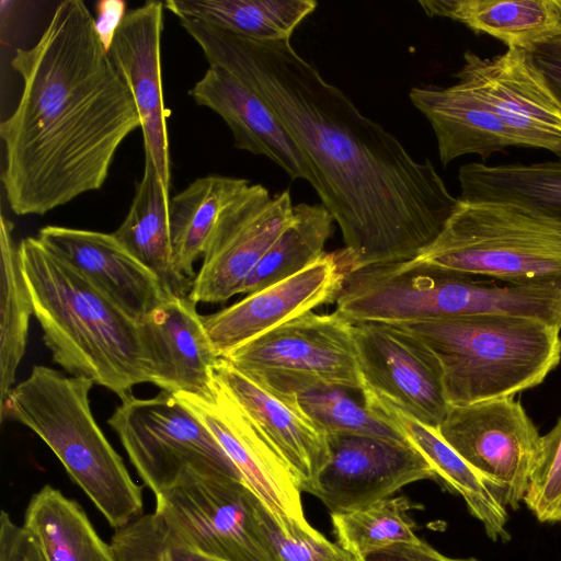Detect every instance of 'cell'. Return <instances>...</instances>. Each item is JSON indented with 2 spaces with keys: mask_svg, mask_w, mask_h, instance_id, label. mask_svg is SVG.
I'll use <instances>...</instances> for the list:
<instances>
[{
  "mask_svg": "<svg viewBox=\"0 0 561 561\" xmlns=\"http://www.w3.org/2000/svg\"><path fill=\"white\" fill-rule=\"evenodd\" d=\"M181 26L275 112L337 222L348 274L417 256L458 205L430 159L417 161L287 41H255L199 21Z\"/></svg>",
  "mask_w": 561,
  "mask_h": 561,
  "instance_id": "cell-1",
  "label": "cell"
},
{
  "mask_svg": "<svg viewBox=\"0 0 561 561\" xmlns=\"http://www.w3.org/2000/svg\"><path fill=\"white\" fill-rule=\"evenodd\" d=\"M11 66L22 92L0 125L1 182L15 215H44L100 190L141 121L81 0L60 2L39 39L18 48Z\"/></svg>",
  "mask_w": 561,
  "mask_h": 561,
  "instance_id": "cell-2",
  "label": "cell"
},
{
  "mask_svg": "<svg viewBox=\"0 0 561 561\" xmlns=\"http://www.w3.org/2000/svg\"><path fill=\"white\" fill-rule=\"evenodd\" d=\"M34 316L53 359L121 400L149 382L139 324L37 237L20 241Z\"/></svg>",
  "mask_w": 561,
  "mask_h": 561,
  "instance_id": "cell-3",
  "label": "cell"
},
{
  "mask_svg": "<svg viewBox=\"0 0 561 561\" xmlns=\"http://www.w3.org/2000/svg\"><path fill=\"white\" fill-rule=\"evenodd\" d=\"M93 382L34 365L0 407L1 421L32 430L108 524L118 529L142 512V488L98 425L90 407Z\"/></svg>",
  "mask_w": 561,
  "mask_h": 561,
  "instance_id": "cell-4",
  "label": "cell"
},
{
  "mask_svg": "<svg viewBox=\"0 0 561 561\" xmlns=\"http://www.w3.org/2000/svg\"><path fill=\"white\" fill-rule=\"evenodd\" d=\"M393 324L436 355L449 405L514 397L540 385L561 360V329L530 318L485 314Z\"/></svg>",
  "mask_w": 561,
  "mask_h": 561,
  "instance_id": "cell-5",
  "label": "cell"
},
{
  "mask_svg": "<svg viewBox=\"0 0 561 561\" xmlns=\"http://www.w3.org/2000/svg\"><path fill=\"white\" fill-rule=\"evenodd\" d=\"M262 504L241 480L191 474L156 497L153 513L118 528L110 545L116 561H149L171 546L221 561H278Z\"/></svg>",
  "mask_w": 561,
  "mask_h": 561,
  "instance_id": "cell-6",
  "label": "cell"
},
{
  "mask_svg": "<svg viewBox=\"0 0 561 561\" xmlns=\"http://www.w3.org/2000/svg\"><path fill=\"white\" fill-rule=\"evenodd\" d=\"M336 310L352 323H410L506 314L540 319L547 298L536 285H495L415 259L346 275Z\"/></svg>",
  "mask_w": 561,
  "mask_h": 561,
  "instance_id": "cell-7",
  "label": "cell"
},
{
  "mask_svg": "<svg viewBox=\"0 0 561 561\" xmlns=\"http://www.w3.org/2000/svg\"><path fill=\"white\" fill-rule=\"evenodd\" d=\"M437 238L414 259L505 284H561V222L510 202L460 197Z\"/></svg>",
  "mask_w": 561,
  "mask_h": 561,
  "instance_id": "cell-8",
  "label": "cell"
},
{
  "mask_svg": "<svg viewBox=\"0 0 561 561\" xmlns=\"http://www.w3.org/2000/svg\"><path fill=\"white\" fill-rule=\"evenodd\" d=\"M222 358L263 389L286 400L320 387L363 392L353 323L337 311L306 312Z\"/></svg>",
  "mask_w": 561,
  "mask_h": 561,
  "instance_id": "cell-9",
  "label": "cell"
},
{
  "mask_svg": "<svg viewBox=\"0 0 561 561\" xmlns=\"http://www.w3.org/2000/svg\"><path fill=\"white\" fill-rule=\"evenodd\" d=\"M107 423L156 497L191 474L242 481L206 424L169 391L147 399L126 397Z\"/></svg>",
  "mask_w": 561,
  "mask_h": 561,
  "instance_id": "cell-10",
  "label": "cell"
},
{
  "mask_svg": "<svg viewBox=\"0 0 561 561\" xmlns=\"http://www.w3.org/2000/svg\"><path fill=\"white\" fill-rule=\"evenodd\" d=\"M439 435L506 510L524 502L541 437L514 397L449 405Z\"/></svg>",
  "mask_w": 561,
  "mask_h": 561,
  "instance_id": "cell-11",
  "label": "cell"
},
{
  "mask_svg": "<svg viewBox=\"0 0 561 561\" xmlns=\"http://www.w3.org/2000/svg\"><path fill=\"white\" fill-rule=\"evenodd\" d=\"M353 334L365 402L390 404L438 430L449 403L442 365L430 347L393 323H353Z\"/></svg>",
  "mask_w": 561,
  "mask_h": 561,
  "instance_id": "cell-12",
  "label": "cell"
},
{
  "mask_svg": "<svg viewBox=\"0 0 561 561\" xmlns=\"http://www.w3.org/2000/svg\"><path fill=\"white\" fill-rule=\"evenodd\" d=\"M288 190L271 196L262 184L247 185L221 211L203 254L191 299L224 302L243 285L293 218Z\"/></svg>",
  "mask_w": 561,
  "mask_h": 561,
  "instance_id": "cell-13",
  "label": "cell"
},
{
  "mask_svg": "<svg viewBox=\"0 0 561 561\" xmlns=\"http://www.w3.org/2000/svg\"><path fill=\"white\" fill-rule=\"evenodd\" d=\"M214 434L238 469L242 481L273 514L288 535L317 534L307 522L298 486L275 447L215 380L206 397L175 394Z\"/></svg>",
  "mask_w": 561,
  "mask_h": 561,
  "instance_id": "cell-14",
  "label": "cell"
},
{
  "mask_svg": "<svg viewBox=\"0 0 561 561\" xmlns=\"http://www.w3.org/2000/svg\"><path fill=\"white\" fill-rule=\"evenodd\" d=\"M454 77L502 119L519 147L545 149L561 160V102L531 51L507 48L481 58L467 50Z\"/></svg>",
  "mask_w": 561,
  "mask_h": 561,
  "instance_id": "cell-15",
  "label": "cell"
},
{
  "mask_svg": "<svg viewBox=\"0 0 561 561\" xmlns=\"http://www.w3.org/2000/svg\"><path fill=\"white\" fill-rule=\"evenodd\" d=\"M327 437L329 460L308 493L331 513L363 508L419 480L437 481L431 463L411 443L345 434Z\"/></svg>",
  "mask_w": 561,
  "mask_h": 561,
  "instance_id": "cell-16",
  "label": "cell"
},
{
  "mask_svg": "<svg viewBox=\"0 0 561 561\" xmlns=\"http://www.w3.org/2000/svg\"><path fill=\"white\" fill-rule=\"evenodd\" d=\"M348 274L343 250L324 252L295 275L211 314L202 322L216 354L233 350L324 304L336 301Z\"/></svg>",
  "mask_w": 561,
  "mask_h": 561,
  "instance_id": "cell-17",
  "label": "cell"
},
{
  "mask_svg": "<svg viewBox=\"0 0 561 561\" xmlns=\"http://www.w3.org/2000/svg\"><path fill=\"white\" fill-rule=\"evenodd\" d=\"M164 9V2L152 0L127 12L108 56L135 100L145 159L154 164L161 181L170 188L169 112L163 101L160 53Z\"/></svg>",
  "mask_w": 561,
  "mask_h": 561,
  "instance_id": "cell-18",
  "label": "cell"
},
{
  "mask_svg": "<svg viewBox=\"0 0 561 561\" xmlns=\"http://www.w3.org/2000/svg\"><path fill=\"white\" fill-rule=\"evenodd\" d=\"M138 324L150 383L173 394L210 393L220 357L190 296L170 297Z\"/></svg>",
  "mask_w": 561,
  "mask_h": 561,
  "instance_id": "cell-19",
  "label": "cell"
},
{
  "mask_svg": "<svg viewBox=\"0 0 561 561\" xmlns=\"http://www.w3.org/2000/svg\"><path fill=\"white\" fill-rule=\"evenodd\" d=\"M37 238L137 322L172 297L113 233L49 225Z\"/></svg>",
  "mask_w": 561,
  "mask_h": 561,
  "instance_id": "cell-20",
  "label": "cell"
},
{
  "mask_svg": "<svg viewBox=\"0 0 561 561\" xmlns=\"http://www.w3.org/2000/svg\"><path fill=\"white\" fill-rule=\"evenodd\" d=\"M190 95L224 119L236 148L268 158L290 179L305 180L316 190V178L288 129L259 94L232 73L209 66Z\"/></svg>",
  "mask_w": 561,
  "mask_h": 561,
  "instance_id": "cell-21",
  "label": "cell"
},
{
  "mask_svg": "<svg viewBox=\"0 0 561 561\" xmlns=\"http://www.w3.org/2000/svg\"><path fill=\"white\" fill-rule=\"evenodd\" d=\"M215 380L265 434L291 471L301 491L309 492L329 460L327 434L298 407L263 389L220 357Z\"/></svg>",
  "mask_w": 561,
  "mask_h": 561,
  "instance_id": "cell-22",
  "label": "cell"
},
{
  "mask_svg": "<svg viewBox=\"0 0 561 561\" xmlns=\"http://www.w3.org/2000/svg\"><path fill=\"white\" fill-rule=\"evenodd\" d=\"M409 96L435 134L443 167L466 154L486 160L507 147H519L502 119L458 83L414 87Z\"/></svg>",
  "mask_w": 561,
  "mask_h": 561,
  "instance_id": "cell-23",
  "label": "cell"
},
{
  "mask_svg": "<svg viewBox=\"0 0 561 561\" xmlns=\"http://www.w3.org/2000/svg\"><path fill=\"white\" fill-rule=\"evenodd\" d=\"M428 18L459 22L508 48L534 51L561 34V0H420Z\"/></svg>",
  "mask_w": 561,
  "mask_h": 561,
  "instance_id": "cell-24",
  "label": "cell"
},
{
  "mask_svg": "<svg viewBox=\"0 0 561 561\" xmlns=\"http://www.w3.org/2000/svg\"><path fill=\"white\" fill-rule=\"evenodd\" d=\"M169 187L154 164L145 159L141 180L136 185L129 210L113 232L118 242L149 268L172 297L190 296L194 279L174 266L169 224Z\"/></svg>",
  "mask_w": 561,
  "mask_h": 561,
  "instance_id": "cell-25",
  "label": "cell"
},
{
  "mask_svg": "<svg viewBox=\"0 0 561 561\" xmlns=\"http://www.w3.org/2000/svg\"><path fill=\"white\" fill-rule=\"evenodd\" d=\"M366 405L404 434L431 463L437 481L462 496L469 512L482 523L490 539L503 542L510 540L506 529L507 510L494 499L479 474L445 442L437 430L420 423L390 404L370 401Z\"/></svg>",
  "mask_w": 561,
  "mask_h": 561,
  "instance_id": "cell-26",
  "label": "cell"
},
{
  "mask_svg": "<svg viewBox=\"0 0 561 561\" xmlns=\"http://www.w3.org/2000/svg\"><path fill=\"white\" fill-rule=\"evenodd\" d=\"M251 182L220 174L197 178L170 199L169 224L175 268L194 279V264L203 256L222 209Z\"/></svg>",
  "mask_w": 561,
  "mask_h": 561,
  "instance_id": "cell-27",
  "label": "cell"
},
{
  "mask_svg": "<svg viewBox=\"0 0 561 561\" xmlns=\"http://www.w3.org/2000/svg\"><path fill=\"white\" fill-rule=\"evenodd\" d=\"M314 0H167L164 8L179 20L203 22L255 41L290 39L311 14Z\"/></svg>",
  "mask_w": 561,
  "mask_h": 561,
  "instance_id": "cell-28",
  "label": "cell"
},
{
  "mask_svg": "<svg viewBox=\"0 0 561 561\" xmlns=\"http://www.w3.org/2000/svg\"><path fill=\"white\" fill-rule=\"evenodd\" d=\"M460 198L520 204L561 222V160L537 163L463 164Z\"/></svg>",
  "mask_w": 561,
  "mask_h": 561,
  "instance_id": "cell-29",
  "label": "cell"
},
{
  "mask_svg": "<svg viewBox=\"0 0 561 561\" xmlns=\"http://www.w3.org/2000/svg\"><path fill=\"white\" fill-rule=\"evenodd\" d=\"M23 526L38 541L48 561H116L82 507L45 485L33 495Z\"/></svg>",
  "mask_w": 561,
  "mask_h": 561,
  "instance_id": "cell-30",
  "label": "cell"
},
{
  "mask_svg": "<svg viewBox=\"0 0 561 561\" xmlns=\"http://www.w3.org/2000/svg\"><path fill=\"white\" fill-rule=\"evenodd\" d=\"M14 225L1 215V295H0V407L13 388L16 369L25 354L32 296L23 272Z\"/></svg>",
  "mask_w": 561,
  "mask_h": 561,
  "instance_id": "cell-31",
  "label": "cell"
},
{
  "mask_svg": "<svg viewBox=\"0 0 561 561\" xmlns=\"http://www.w3.org/2000/svg\"><path fill=\"white\" fill-rule=\"evenodd\" d=\"M334 219L322 204L294 205L293 218L247 278L251 294L302 271L324 253Z\"/></svg>",
  "mask_w": 561,
  "mask_h": 561,
  "instance_id": "cell-32",
  "label": "cell"
},
{
  "mask_svg": "<svg viewBox=\"0 0 561 561\" xmlns=\"http://www.w3.org/2000/svg\"><path fill=\"white\" fill-rule=\"evenodd\" d=\"M417 507L405 496L388 497L363 508L331 513L339 545L357 559L381 548L416 542V527L409 512Z\"/></svg>",
  "mask_w": 561,
  "mask_h": 561,
  "instance_id": "cell-33",
  "label": "cell"
},
{
  "mask_svg": "<svg viewBox=\"0 0 561 561\" xmlns=\"http://www.w3.org/2000/svg\"><path fill=\"white\" fill-rule=\"evenodd\" d=\"M356 391L342 387H320L297 394L295 401L327 435L369 436L410 443L399 428L369 409L364 397L355 399L352 393Z\"/></svg>",
  "mask_w": 561,
  "mask_h": 561,
  "instance_id": "cell-34",
  "label": "cell"
},
{
  "mask_svg": "<svg viewBox=\"0 0 561 561\" xmlns=\"http://www.w3.org/2000/svg\"><path fill=\"white\" fill-rule=\"evenodd\" d=\"M524 503L539 522H561V416L541 437Z\"/></svg>",
  "mask_w": 561,
  "mask_h": 561,
  "instance_id": "cell-35",
  "label": "cell"
},
{
  "mask_svg": "<svg viewBox=\"0 0 561 561\" xmlns=\"http://www.w3.org/2000/svg\"><path fill=\"white\" fill-rule=\"evenodd\" d=\"M261 519L271 547L278 561H357V558L339 543L317 534H286L273 514L261 506Z\"/></svg>",
  "mask_w": 561,
  "mask_h": 561,
  "instance_id": "cell-36",
  "label": "cell"
},
{
  "mask_svg": "<svg viewBox=\"0 0 561 561\" xmlns=\"http://www.w3.org/2000/svg\"><path fill=\"white\" fill-rule=\"evenodd\" d=\"M0 561H48L38 541L5 511L0 516Z\"/></svg>",
  "mask_w": 561,
  "mask_h": 561,
  "instance_id": "cell-37",
  "label": "cell"
},
{
  "mask_svg": "<svg viewBox=\"0 0 561 561\" xmlns=\"http://www.w3.org/2000/svg\"><path fill=\"white\" fill-rule=\"evenodd\" d=\"M357 561H478L477 559L449 558L423 540L416 542L394 543L379 550L373 551Z\"/></svg>",
  "mask_w": 561,
  "mask_h": 561,
  "instance_id": "cell-38",
  "label": "cell"
},
{
  "mask_svg": "<svg viewBox=\"0 0 561 561\" xmlns=\"http://www.w3.org/2000/svg\"><path fill=\"white\" fill-rule=\"evenodd\" d=\"M533 55L561 102V34L535 49Z\"/></svg>",
  "mask_w": 561,
  "mask_h": 561,
  "instance_id": "cell-39",
  "label": "cell"
},
{
  "mask_svg": "<svg viewBox=\"0 0 561 561\" xmlns=\"http://www.w3.org/2000/svg\"><path fill=\"white\" fill-rule=\"evenodd\" d=\"M96 32L108 53L114 35L123 22L126 13V3L121 0H104L96 4Z\"/></svg>",
  "mask_w": 561,
  "mask_h": 561,
  "instance_id": "cell-40",
  "label": "cell"
},
{
  "mask_svg": "<svg viewBox=\"0 0 561 561\" xmlns=\"http://www.w3.org/2000/svg\"><path fill=\"white\" fill-rule=\"evenodd\" d=\"M149 561H221L182 547H164Z\"/></svg>",
  "mask_w": 561,
  "mask_h": 561,
  "instance_id": "cell-41",
  "label": "cell"
}]
</instances>
